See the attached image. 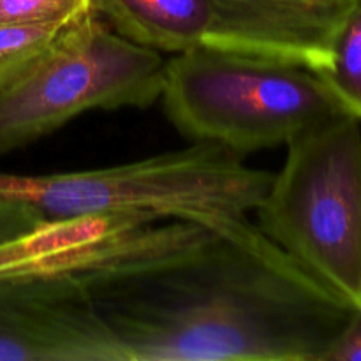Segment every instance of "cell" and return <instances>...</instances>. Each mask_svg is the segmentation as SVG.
Returning a JSON list of instances; mask_svg holds the SVG:
<instances>
[{
	"mask_svg": "<svg viewBox=\"0 0 361 361\" xmlns=\"http://www.w3.org/2000/svg\"><path fill=\"white\" fill-rule=\"evenodd\" d=\"M83 279L126 361H321L356 310L259 228Z\"/></svg>",
	"mask_w": 361,
	"mask_h": 361,
	"instance_id": "1",
	"label": "cell"
},
{
	"mask_svg": "<svg viewBox=\"0 0 361 361\" xmlns=\"http://www.w3.org/2000/svg\"><path fill=\"white\" fill-rule=\"evenodd\" d=\"M243 159L221 145L192 141L182 150L111 168L53 175L0 171V197L32 203L48 219L145 214L242 236L257 229L249 214L274 176Z\"/></svg>",
	"mask_w": 361,
	"mask_h": 361,
	"instance_id": "2",
	"label": "cell"
},
{
	"mask_svg": "<svg viewBox=\"0 0 361 361\" xmlns=\"http://www.w3.org/2000/svg\"><path fill=\"white\" fill-rule=\"evenodd\" d=\"M161 99L190 143L221 145L242 157L345 113L305 63L207 44L166 60Z\"/></svg>",
	"mask_w": 361,
	"mask_h": 361,
	"instance_id": "3",
	"label": "cell"
},
{
	"mask_svg": "<svg viewBox=\"0 0 361 361\" xmlns=\"http://www.w3.org/2000/svg\"><path fill=\"white\" fill-rule=\"evenodd\" d=\"M254 214L257 228L353 309H361V123L349 113L286 143Z\"/></svg>",
	"mask_w": 361,
	"mask_h": 361,
	"instance_id": "4",
	"label": "cell"
},
{
	"mask_svg": "<svg viewBox=\"0 0 361 361\" xmlns=\"http://www.w3.org/2000/svg\"><path fill=\"white\" fill-rule=\"evenodd\" d=\"M162 55L116 34L94 4L20 78L0 88V155L95 109L148 108L161 99Z\"/></svg>",
	"mask_w": 361,
	"mask_h": 361,
	"instance_id": "5",
	"label": "cell"
},
{
	"mask_svg": "<svg viewBox=\"0 0 361 361\" xmlns=\"http://www.w3.org/2000/svg\"><path fill=\"white\" fill-rule=\"evenodd\" d=\"M0 361H126L83 274H0Z\"/></svg>",
	"mask_w": 361,
	"mask_h": 361,
	"instance_id": "6",
	"label": "cell"
},
{
	"mask_svg": "<svg viewBox=\"0 0 361 361\" xmlns=\"http://www.w3.org/2000/svg\"><path fill=\"white\" fill-rule=\"evenodd\" d=\"M130 228L133 219L126 214L48 219L28 235L0 245V274L95 270L118 256Z\"/></svg>",
	"mask_w": 361,
	"mask_h": 361,
	"instance_id": "7",
	"label": "cell"
},
{
	"mask_svg": "<svg viewBox=\"0 0 361 361\" xmlns=\"http://www.w3.org/2000/svg\"><path fill=\"white\" fill-rule=\"evenodd\" d=\"M106 23L129 41L159 53L207 44L214 27L210 0H92Z\"/></svg>",
	"mask_w": 361,
	"mask_h": 361,
	"instance_id": "8",
	"label": "cell"
},
{
	"mask_svg": "<svg viewBox=\"0 0 361 361\" xmlns=\"http://www.w3.org/2000/svg\"><path fill=\"white\" fill-rule=\"evenodd\" d=\"M317 73L344 111L361 123V0H355L335 35L326 67Z\"/></svg>",
	"mask_w": 361,
	"mask_h": 361,
	"instance_id": "9",
	"label": "cell"
},
{
	"mask_svg": "<svg viewBox=\"0 0 361 361\" xmlns=\"http://www.w3.org/2000/svg\"><path fill=\"white\" fill-rule=\"evenodd\" d=\"M73 18L0 25V88L13 83L44 56Z\"/></svg>",
	"mask_w": 361,
	"mask_h": 361,
	"instance_id": "10",
	"label": "cell"
},
{
	"mask_svg": "<svg viewBox=\"0 0 361 361\" xmlns=\"http://www.w3.org/2000/svg\"><path fill=\"white\" fill-rule=\"evenodd\" d=\"M90 4L92 0H0V25L66 20Z\"/></svg>",
	"mask_w": 361,
	"mask_h": 361,
	"instance_id": "11",
	"label": "cell"
},
{
	"mask_svg": "<svg viewBox=\"0 0 361 361\" xmlns=\"http://www.w3.org/2000/svg\"><path fill=\"white\" fill-rule=\"evenodd\" d=\"M44 221L48 217L32 203L0 197V245L28 235Z\"/></svg>",
	"mask_w": 361,
	"mask_h": 361,
	"instance_id": "12",
	"label": "cell"
},
{
	"mask_svg": "<svg viewBox=\"0 0 361 361\" xmlns=\"http://www.w3.org/2000/svg\"><path fill=\"white\" fill-rule=\"evenodd\" d=\"M321 361H361V309H356Z\"/></svg>",
	"mask_w": 361,
	"mask_h": 361,
	"instance_id": "13",
	"label": "cell"
}]
</instances>
